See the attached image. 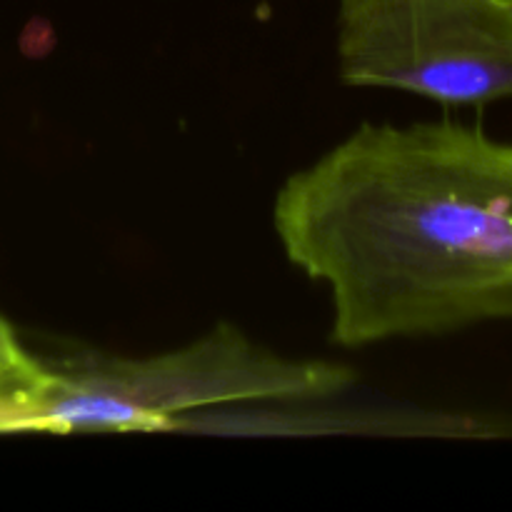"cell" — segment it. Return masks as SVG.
Returning <instances> with one entry per match:
<instances>
[{"label": "cell", "instance_id": "3", "mask_svg": "<svg viewBox=\"0 0 512 512\" xmlns=\"http://www.w3.org/2000/svg\"><path fill=\"white\" fill-rule=\"evenodd\" d=\"M335 45L353 88L440 105L512 100V0H338Z\"/></svg>", "mask_w": 512, "mask_h": 512}, {"label": "cell", "instance_id": "4", "mask_svg": "<svg viewBox=\"0 0 512 512\" xmlns=\"http://www.w3.org/2000/svg\"><path fill=\"white\" fill-rule=\"evenodd\" d=\"M45 375V360L35 358L0 318V433H15L20 410L38 393Z\"/></svg>", "mask_w": 512, "mask_h": 512}, {"label": "cell", "instance_id": "1", "mask_svg": "<svg viewBox=\"0 0 512 512\" xmlns=\"http://www.w3.org/2000/svg\"><path fill=\"white\" fill-rule=\"evenodd\" d=\"M275 233L365 348L512 323V143L438 120L360 125L290 175Z\"/></svg>", "mask_w": 512, "mask_h": 512}, {"label": "cell", "instance_id": "2", "mask_svg": "<svg viewBox=\"0 0 512 512\" xmlns=\"http://www.w3.org/2000/svg\"><path fill=\"white\" fill-rule=\"evenodd\" d=\"M45 383L15 433H130L173 428L180 415L248 400H318L353 383V370L293 360L233 325L153 358L78 350L45 360Z\"/></svg>", "mask_w": 512, "mask_h": 512}]
</instances>
